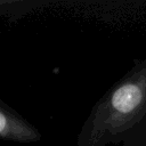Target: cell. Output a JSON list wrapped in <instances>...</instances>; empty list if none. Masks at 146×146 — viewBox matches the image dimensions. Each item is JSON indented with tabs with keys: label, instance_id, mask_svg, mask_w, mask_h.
<instances>
[{
	"label": "cell",
	"instance_id": "6da1fadb",
	"mask_svg": "<svg viewBox=\"0 0 146 146\" xmlns=\"http://www.w3.org/2000/svg\"><path fill=\"white\" fill-rule=\"evenodd\" d=\"M75 146H146V57L92 106Z\"/></svg>",
	"mask_w": 146,
	"mask_h": 146
},
{
	"label": "cell",
	"instance_id": "7a4b0ae2",
	"mask_svg": "<svg viewBox=\"0 0 146 146\" xmlns=\"http://www.w3.org/2000/svg\"><path fill=\"white\" fill-rule=\"evenodd\" d=\"M0 139L17 143H33L40 140L41 135L16 110L0 99Z\"/></svg>",
	"mask_w": 146,
	"mask_h": 146
}]
</instances>
